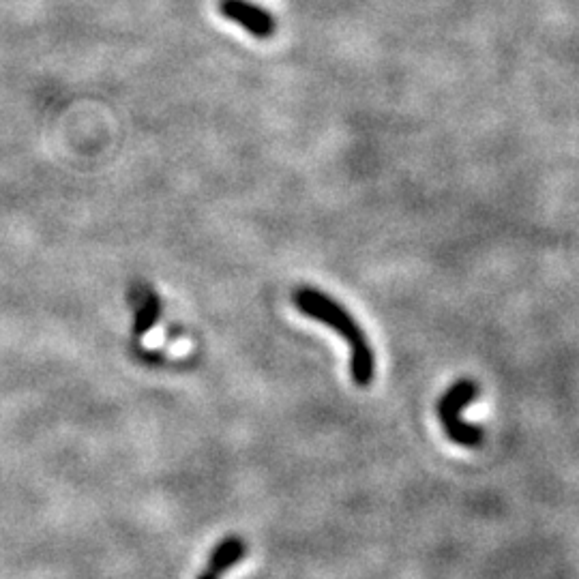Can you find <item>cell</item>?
I'll return each instance as SVG.
<instances>
[{"label": "cell", "instance_id": "obj_3", "mask_svg": "<svg viewBox=\"0 0 579 579\" xmlns=\"http://www.w3.org/2000/svg\"><path fill=\"white\" fill-rule=\"evenodd\" d=\"M221 16L239 24L249 35L258 39H269L277 31V20L271 11H266L249 0H219Z\"/></svg>", "mask_w": 579, "mask_h": 579}, {"label": "cell", "instance_id": "obj_6", "mask_svg": "<svg viewBox=\"0 0 579 579\" xmlns=\"http://www.w3.org/2000/svg\"><path fill=\"white\" fill-rule=\"evenodd\" d=\"M198 579H219V575H217V573H213V571H209V569H204V571H202V575H200Z\"/></svg>", "mask_w": 579, "mask_h": 579}, {"label": "cell", "instance_id": "obj_4", "mask_svg": "<svg viewBox=\"0 0 579 579\" xmlns=\"http://www.w3.org/2000/svg\"><path fill=\"white\" fill-rule=\"evenodd\" d=\"M131 296H133V303L138 305V314H136V322H133V331L142 337L151 331L155 322L159 320L161 303H159V296L144 286L133 288Z\"/></svg>", "mask_w": 579, "mask_h": 579}, {"label": "cell", "instance_id": "obj_5", "mask_svg": "<svg viewBox=\"0 0 579 579\" xmlns=\"http://www.w3.org/2000/svg\"><path fill=\"white\" fill-rule=\"evenodd\" d=\"M247 556V545L241 537H226L224 541H221L213 552H211V558H209V564H206V569L221 575L224 571H228L230 567H234V564H239L243 558Z\"/></svg>", "mask_w": 579, "mask_h": 579}, {"label": "cell", "instance_id": "obj_1", "mask_svg": "<svg viewBox=\"0 0 579 579\" xmlns=\"http://www.w3.org/2000/svg\"><path fill=\"white\" fill-rule=\"evenodd\" d=\"M292 303L303 316L331 326L339 337H344L348 341L352 382L356 386H361V389L369 386L376 376V354L369 344L365 331L361 329V324L354 320L350 311L335 299H331L329 294H324L322 290L316 288L294 290Z\"/></svg>", "mask_w": 579, "mask_h": 579}, {"label": "cell", "instance_id": "obj_2", "mask_svg": "<svg viewBox=\"0 0 579 579\" xmlns=\"http://www.w3.org/2000/svg\"><path fill=\"white\" fill-rule=\"evenodd\" d=\"M481 389L479 384L470 380V378H462L457 380L451 389L440 397V402L436 406L438 412V419L444 427V432H447L449 440H453L459 447H479L483 442V429L479 425H470L466 421H462V410L466 406H470L474 399L479 397Z\"/></svg>", "mask_w": 579, "mask_h": 579}]
</instances>
